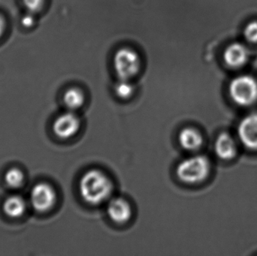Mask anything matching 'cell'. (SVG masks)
<instances>
[{"label": "cell", "instance_id": "8992f818", "mask_svg": "<svg viewBox=\"0 0 257 256\" xmlns=\"http://www.w3.org/2000/svg\"><path fill=\"white\" fill-rule=\"evenodd\" d=\"M81 127L79 117L74 111H68L59 116L54 124L53 131L58 138L68 139L76 135Z\"/></svg>", "mask_w": 257, "mask_h": 256}, {"label": "cell", "instance_id": "4fadbf2b", "mask_svg": "<svg viewBox=\"0 0 257 256\" xmlns=\"http://www.w3.org/2000/svg\"><path fill=\"white\" fill-rule=\"evenodd\" d=\"M63 102L69 111L79 109L85 102V96L81 89L72 87L68 89L63 95Z\"/></svg>", "mask_w": 257, "mask_h": 256}, {"label": "cell", "instance_id": "6da1fadb", "mask_svg": "<svg viewBox=\"0 0 257 256\" xmlns=\"http://www.w3.org/2000/svg\"><path fill=\"white\" fill-rule=\"evenodd\" d=\"M112 181L103 171L91 169L84 173L79 181V192L85 202L99 205L108 201L112 195Z\"/></svg>", "mask_w": 257, "mask_h": 256}, {"label": "cell", "instance_id": "52a82bcc", "mask_svg": "<svg viewBox=\"0 0 257 256\" xmlns=\"http://www.w3.org/2000/svg\"><path fill=\"white\" fill-rule=\"evenodd\" d=\"M238 135L244 147L249 150H257V113L248 114L241 120Z\"/></svg>", "mask_w": 257, "mask_h": 256}, {"label": "cell", "instance_id": "9c48e42d", "mask_svg": "<svg viewBox=\"0 0 257 256\" xmlns=\"http://www.w3.org/2000/svg\"><path fill=\"white\" fill-rule=\"evenodd\" d=\"M248 48L244 44L234 42L227 47L223 59L227 66L231 68H239L244 66L249 59Z\"/></svg>", "mask_w": 257, "mask_h": 256}, {"label": "cell", "instance_id": "2e32d148", "mask_svg": "<svg viewBox=\"0 0 257 256\" xmlns=\"http://www.w3.org/2000/svg\"><path fill=\"white\" fill-rule=\"evenodd\" d=\"M244 35L248 42L257 43V21H251L246 25Z\"/></svg>", "mask_w": 257, "mask_h": 256}, {"label": "cell", "instance_id": "7c38bea8", "mask_svg": "<svg viewBox=\"0 0 257 256\" xmlns=\"http://www.w3.org/2000/svg\"><path fill=\"white\" fill-rule=\"evenodd\" d=\"M26 210V202L19 195H12L5 201L3 211L11 218H18L24 214Z\"/></svg>", "mask_w": 257, "mask_h": 256}, {"label": "cell", "instance_id": "8fae6325", "mask_svg": "<svg viewBox=\"0 0 257 256\" xmlns=\"http://www.w3.org/2000/svg\"><path fill=\"white\" fill-rule=\"evenodd\" d=\"M178 141L184 150L196 151L203 144V137L200 132L194 128H184L179 132Z\"/></svg>", "mask_w": 257, "mask_h": 256}, {"label": "cell", "instance_id": "5b68a950", "mask_svg": "<svg viewBox=\"0 0 257 256\" xmlns=\"http://www.w3.org/2000/svg\"><path fill=\"white\" fill-rule=\"evenodd\" d=\"M57 195L54 188L46 183L33 186L30 192V203L36 211L43 213L54 207Z\"/></svg>", "mask_w": 257, "mask_h": 256}, {"label": "cell", "instance_id": "5bb4252c", "mask_svg": "<svg viewBox=\"0 0 257 256\" xmlns=\"http://www.w3.org/2000/svg\"><path fill=\"white\" fill-rule=\"evenodd\" d=\"M24 180V174L21 170L17 168H10L5 174V181L6 184L13 189H17L22 186Z\"/></svg>", "mask_w": 257, "mask_h": 256}, {"label": "cell", "instance_id": "277c9868", "mask_svg": "<svg viewBox=\"0 0 257 256\" xmlns=\"http://www.w3.org/2000/svg\"><path fill=\"white\" fill-rule=\"evenodd\" d=\"M113 68L119 79L131 81L142 69L140 56L132 48H120L113 57Z\"/></svg>", "mask_w": 257, "mask_h": 256}, {"label": "cell", "instance_id": "ac0fdd59", "mask_svg": "<svg viewBox=\"0 0 257 256\" xmlns=\"http://www.w3.org/2000/svg\"><path fill=\"white\" fill-rule=\"evenodd\" d=\"M34 15L35 14L27 12V13L21 18V24L27 28L33 27L36 22Z\"/></svg>", "mask_w": 257, "mask_h": 256}, {"label": "cell", "instance_id": "7a4b0ae2", "mask_svg": "<svg viewBox=\"0 0 257 256\" xmlns=\"http://www.w3.org/2000/svg\"><path fill=\"white\" fill-rule=\"evenodd\" d=\"M211 163L203 155H195L183 159L177 167V176L183 183L196 184L205 180L209 175Z\"/></svg>", "mask_w": 257, "mask_h": 256}, {"label": "cell", "instance_id": "3957f363", "mask_svg": "<svg viewBox=\"0 0 257 256\" xmlns=\"http://www.w3.org/2000/svg\"><path fill=\"white\" fill-rule=\"evenodd\" d=\"M229 93L236 105L250 106L257 101V81L250 75L235 77L229 84Z\"/></svg>", "mask_w": 257, "mask_h": 256}, {"label": "cell", "instance_id": "9a60e30c", "mask_svg": "<svg viewBox=\"0 0 257 256\" xmlns=\"http://www.w3.org/2000/svg\"><path fill=\"white\" fill-rule=\"evenodd\" d=\"M114 93L117 97L121 99H128L134 93L135 88L131 81L119 79L114 86Z\"/></svg>", "mask_w": 257, "mask_h": 256}, {"label": "cell", "instance_id": "e0dca14e", "mask_svg": "<svg viewBox=\"0 0 257 256\" xmlns=\"http://www.w3.org/2000/svg\"><path fill=\"white\" fill-rule=\"evenodd\" d=\"M27 12L36 14L43 8L45 0H21Z\"/></svg>", "mask_w": 257, "mask_h": 256}, {"label": "cell", "instance_id": "30bf717a", "mask_svg": "<svg viewBox=\"0 0 257 256\" xmlns=\"http://www.w3.org/2000/svg\"><path fill=\"white\" fill-rule=\"evenodd\" d=\"M214 151L217 157L223 160H231L236 156L237 146L235 140L226 132L219 135L214 144Z\"/></svg>", "mask_w": 257, "mask_h": 256}, {"label": "cell", "instance_id": "ba28073f", "mask_svg": "<svg viewBox=\"0 0 257 256\" xmlns=\"http://www.w3.org/2000/svg\"><path fill=\"white\" fill-rule=\"evenodd\" d=\"M106 210L110 219L117 224L126 223L130 220L133 213L130 203L122 198L108 200Z\"/></svg>", "mask_w": 257, "mask_h": 256}, {"label": "cell", "instance_id": "d6986e66", "mask_svg": "<svg viewBox=\"0 0 257 256\" xmlns=\"http://www.w3.org/2000/svg\"><path fill=\"white\" fill-rule=\"evenodd\" d=\"M5 29H6V21L4 18L0 15V37L3 35Z\"/></svg>", "mask_w": 257, "mask_h": 256}]
</instances>
